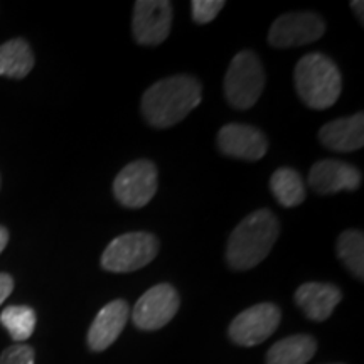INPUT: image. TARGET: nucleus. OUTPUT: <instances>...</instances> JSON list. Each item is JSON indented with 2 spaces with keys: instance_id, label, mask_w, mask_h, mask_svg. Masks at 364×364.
<instances>
[{
  "instance_id": "nucleus-7",
  "label": "nucleus",
  "mask_w": 364,
  "mask_h": 364,
  "mask_svg": "<svg viewBox=\"0 0 364 364\" xmlns=\"http://www.w3.org/2000/svg\"><path fill=\"white\" fill-rule=\"evenodd\" d=\"M326 33V22L314 12H289L273 22L268 44L277 49L299 48L316 43Z\"/></svg>"
},
{
  "instance_id": "nucleus-4",
  "label": "nucleus",
  "mask_w": 364,
  "mask_h": 364,
  "mask_svg": "<svg viewBox=\"0 0 364 364\" xmlns=\"http://www.w3.org/2000/svg\"><path fill=\"white\" fill-rule=\"evenodd\" d=\"M223 88L228 103L236 110L255 107L265 88V71L260 58L250 49L236 54L226 71Z\"/></svg>"
},
{
  "instance_id": "nucleus-1",
  "label": "nucleus",
  "mask_w": 364,
  "mask_h": 364,
  "mask_svg": "<svg viewBox=\"0 0 364 364\" xmlns=\"http://www.w3.org/2000/svg\"><path fill=\"white\" fill-rule=\"evenodd\" d=\"M203 86L189 75H176L154 83L142 95L140 110L154 129H169L201 103Z\"/></svg>"
},
{
  "instance_id": "nucleus-8",
  "label": "nucleus",
  "mask_w": 364,
  "mask_h": 364,
  "mask_svg": "<svg viewBox=\"0 0 364 364\" xmlns=\"http://www.w3.org/2000/svg\"><path fill=\"white\" fill-rule=\"evenodd\" d=\"M179 306L181 299L174 287L169 284H159L149 289L136 300L134 311H132V321L140 331L162 329L174 318Z\"/></svg>"
},
{
  "instance_id": "nucleus-9",
  "label": "nucleus",
  "mask_w": 364,
  "mask_h": 364,
  "mask_svg": "<svg viewBox=\"0 0 364 364\" xmlns=\"http://www.w3.org/2000/svg\"><path fill=\"white\" fill-rule=\"evenodd\" d=\"M282 312L272 302L257 304L238 314L230 324L231 341L243 348H253L267 341L280 324Z\"/></svg>"
},
{
  "instance_id": "nucleus-17",
  "label": "nucleus",
  "mask_w": 364,
  "mask_h": 364,
  "mask_svg": "<svg viewBox=\"0 0 364 364\" xmlns=\"http://www.w3.org/2000/svg\"><path fill=\"white\" fill-rule=\"evenodd\" d=\"M34 63V53L26 39L16 38L0 46V76L22 80L33 71Z\"/></svg>"
},
{
  "instance_id": "nucleus-25",
  "label": "nucleus",
  "mask_w": 364,
  "mask_h": 364,
  "mask_svg": "<svg viewBox=\"0 0 364 364\" xmlns=\"http://www.w3.org/2000/svg\"><path fill=\"white\" fill-rule=\"evenodd\" d=\"M351 7H353L354 14H356V16L359 17V22H361V24H363V19H364L363 7H364V4L361 2V0H354V2H351Z\"/></svg>"
},
{
  "instance_id": "nucleus-19",
  "label": "nucleus",
  "mask_w": 364,
  "mask_h": 364,
  "mask_svg": "<svg viewBox=\"0 0 364 364\" xmlns=\"http://www.w3.org/2000/svg\"><path fill=\"white\" fill-rule=\"evenodd\" d=\"M338 257L359 282L364 275V236L359 230H346L338 238Z\"/></svg>"
},
{
  "instance_id": "nucleus-22",
  "label": "nucleus",
  "mask_w": 364,
  "mask_h": 364,
  "mask_svg": "<svg viewBox=\"0 0 364 364\" xmlns=\"http://www.w3.org/2000/svg\"><path fill=\"white\" fill-rule=\"evenodd\" d=\"M34 349L27 344H14L0 356V364H34Z\"/></svg>"
},
{
  "instance_id": "nucleus-15",
  "label": "nucleus",
  "mask_w": 364,
  "mask_h": 364,
  "mask_svg": "<svg viewBox=\"0 0 364 364\" xmlns=\"http://www.w3.org/2000/svg\"><path fill=\"white\" fill-rule=\"evenodd\" d=\"M318 142L332 152H354L364 145L363 112L348 118H338L318 130Z\"/></svg>"
},
{
  "instance_id": "nucleus-23",
  "label": "nucleus",
  "mask_w": 364,
  "mask_h": 364,
  "mask_svg": "<svg viewBox=\"0 0 364 364\" xmlns=\"http://www.w3.org/2000/svg\"><path fill=\"white\" fill-rule=\"evenodd\" d=\"M14 290V279L9 273H0V306L6 302Z\"/></svg>"
},
{
  "instance_id": "nucleus-3",
  "label": "nucleus",
  "mask_w": 364,
  "mask_h": 364,
  "mask_svg": "<svg viewBox=\"0 0 364 364\" xmlns=\"http://www.w3.org/2000/svg\"><path fill=\"white\" fill-rule=\"evenodd\" d=\"M295 90L300 100L314 110H326L338 102L343 78L338 65L322 53H309L295 66Z\"/></svg>"
},
{
  "instance_id": "nucleus-26",
  "label": "nucleus",
  "mask_w": 364,
  "mask_h": 364,
  "mask_svg": "<svg viewBox=\"0 0 364 364\" xmlns=\"http://www.w3.org/2000/svg\"><path fill=\"white\" fill-rule=\"evenodd\" d=\"M0 182H2V179H0Z\"/></svg>"
},
{
  "instance_id": "nucleus-5",
  "label": "nucleus",
  "mask_w": 364,
  "mask_h": 364,
  "mask_svg": "<svg viewBox=\"0 0 364 364\" xmlns=\"http://www.w3.org/2000/svg\"><path fill=\"white\" fill-rule=\"evenodd\" d=\"M159 253V240L145 231L117 236L102 255V268L112 273H130L147 267Z\"/></svg>"
},
{
  "instance_id": "nucleus-13",
  "label": "nucleus",
  "mask_w": 364,
  "mask_h": 364,
  "mask_svg": "<svg viewBox=\"0 0 364 364\" xmlns=\"http://www.w3.org/2000/svg\"><path fill=\"white\" fill-rule=\"evenodd\" d=\"M129 304L125 300L118 299L107 304L102 311L97 314L95 321L91 322L88 336V348L95 353H102L108 349L118 339L122 331L125 329L129 321Z\"/></svg>"
},
{
  "instance_id": "nucleus-20",
  "label": "nucleus",
  "mask_w": 364,
  "mask_h": 364,
  "mask_svg": "<svg viewBox=\"0 0 364 364\" xmlns=\"http://www.w3.org/2000/svg\"><path fill=\"white\" fill-rule=\"evenodd\" d=\"M0 322L16 343H24L36 329V312L27 306H11L0 314Z\"/></svg>"
},
{
  "instance_id": "nucleus-16",
  "label": "nucleus",
  "mask_w": 364,
  "mask_h": 364,
  "mask_svg": "<svg viewBox=\"0 0 364 364\" xmlns=\"http://www.w3.org/2000/svg\"><path fill=\"white\" fill-rule=\"evenodd\" d=\"M317 351V343L309 334H295L268 349L267 364H307Z\"/></svg>"
},
{
  "instance_id": "nucleus-6",
  "label": "nucleus",
  "mask_w": 364,
  "mask_h": 364,
  "mask_svg": "<svg viewBox=\"0 0 364 364\" xmlns=\"http://www.w3.org/2000/svg\"><path fill=\"white\" fill-rule=\"evenodd\" d=\"M157 193L156 164L140 159L130 162L113 181V194L127 209H140L152 201Z\"/></svg>"
},
{
  "instance_id": "nucleus-2",
  "label": "nucleus",
  "mask_w": 364,
  "mask_h": 364,
  "mask_svg": "<svg viewBox=\"0 0 364 364\" xmlns=\"http://www.w3.org/2000/svg\"><path fill=\"white\" fill-rule=\"evenodd\" d=\"M280 225L270 209H257L235 228L228 240L226 262L233 270H250L272 252Z\"/></svg>"
},
{
  "instance_id": "nucleus-12",
  "label": "nucleus",
  "mask_w": 364,
  "mask_h": 364,
  "mask_svg": "<svg viewBox=\"0 0 364 364\" xmlns=\"http://www.w3.org/2000/svg\"><path fill=\"white\" fill-rule=\"evenodd\" d=\"M361 181L363 174L358 167L334 159L316 162L309 172V188L321 196H331L339 191H356Z\"/></svg>"
},
{
  "instance_id": "nucleus-21",
  "label": "nucleus",
  "mask_w": 364,
  "mask_h": 364,
  "mask_svg": "<svg viewBox=\"0 0 364 364\" xmlns=\"http://www.w3.org/2000/svg\"><path fill=\"white\" fill-rule=\"evenodd\" d=\"M226 6L225 0H193L191 11L196 24H209Z\"/></svg>"
},
{
  "instance_id": "nucleus-14",
  "label": "nucleus",
  "mask_w": 364,
  "mask_h": 364,
  "mask_svg": "<svg viewBox=\"0 0 364 364\" xmlns=\"http://www.w3.org/2000/svg\"><path fill=\"white\" fill-rule=\"evenodd\" d=\"M341 300L343 292L339 287L321 282H307L295 292V304L311 321L316 322H324L329 318Z\"/></svg>"
},
{
  "instance_id": "nucleus-10",
  "label": "nucleus",
  "mask_w": 364,
  "mask_h": 364,
  "mask_svg": "<svg viewBox=\"0 0 364 364\" xmlns=\"http://www.w3.org/2000/svg\"><path fill=\"white\" fill-rule=\"evenodd\" d=\"M172 4L167 0H139L134 7L132 33L139 44L159 46L169 38Z\"/></svg>"
},
{
  "instance_id": "nucleus-24",
  "label": "nucleus",
  "mask_w": 364,
  "mask_h": 364,
  "mask_svg": "<svg viewBox=\"0 0 364 364\" xmlns=\"http://www.w3.org/2000/svg\"><path fill=\"white\" fill-rule=\"evenodd\" d=\"M7 243H9V231H7V228L0 226V253H2L4 250H6Z\"/></svg>"
},
{
  "instance_id": "nucleus-18",
  "label": "nucleus",
  "mask_w": 364,
  "mask_h": 364,
  "mask_svg": "<svg viewBox=\"0 0 364 364\" xmlns=\"http://www.w3.org/2000/svg\"><path fill=\"white\" fill-rule=\"evenodd\" d=\"M270 189L280 206L284 208L300 206L307 198L302 176L290 167H280L273 172L270 177Z\"/></svg>"
},
{
  "instance_id": "nucleus-11",
  "label": "nucleus",
  "mask_w": 364,
  "mask_h": 364,
  "mask_svg": "<svg viewBox=\"0 0 364 364\" xmlns=\"http://www.w3.org/2000/svg\"><path fill=\"white\" fill-rule=\"evenodd\" d=\"M218 149L228 157L255 162L267 154L268 140L257 127L228 124L218 132Z\"/></svg>"
}]
</instances>
